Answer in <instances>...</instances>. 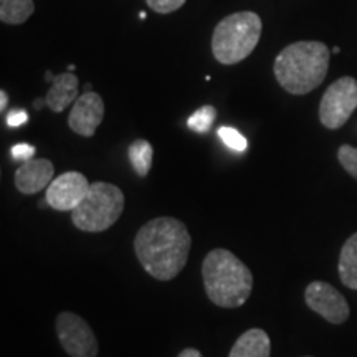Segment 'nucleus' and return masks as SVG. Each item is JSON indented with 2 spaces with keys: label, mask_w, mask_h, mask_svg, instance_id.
I'll return each mask as SVG.
<instances>
[{
  "label": "nucleus",
  "mask_w": 357,
  "mask_h": 357,
  "mask_svg": "<svg viewBox=\"0 0 357 357\" xmlns=\"http://www.w3.org/2000/svg\"><path fill=\"white\" fill-rule=\"evenodd\" d=\"M79 82L77 75L66 71V73L55 75L52 79V86L48 89L45 101L53 113H63L68 106L78 100Z\"/></svg>",
  "instance_id": "12"
},
{
  "label": "nucleus",
  "mask_w": 357,
  "mask_h": 357,
  "mask_svg": "<svg viewBox=\"0 0 357 357\" xmlns=\"http://www.w3.org/2000/svg\"><path fill=\"white\" fill-rule=\"evenodd\" d=\"M128 155L134 172L139 177H146L149 174L151 167H153L154 158V149L151 146V142L146 139L132 141L128 147Z\"/></svg>",
  "instance_id": "16"
},
{
  "label": "nucleus",
  "mask_w": 357,
  "mask_h": 357,
  "mask_svg": "<svg viewBox=\"0 0 357 357\" xmlns=\"http://www.w3.org/2000/svg\"><path fill=\"white\" fill-rule=\"evenodd\" d=\"M357 109V79L342 77L326 89L319 105V121L328 129H339Z\"/></svg>",
  "instance_id": "6"
},
{
  "label": "nucleus",
  "mask_w": 357,
  "mask_h": 357,
  "mask_svg": "<svg viewBox=\"0 0 357 357\" xmlns=\"http://www.w3.org/2000/svg\"><path fill=\"white\" fill-rule=\"evenodd\" d=\"M124 194L109 182H95L89 185L86 197L71 212V222L86 234H100L111 229L124 212Z\"/></svg>",
  "instance_id": "5"
},
{
  "label": "nucleus",
  "mask_w": 357,
  "mask_h": 357,
  "mask_svg": "<svg viewBox=\"0 0 357 357\" xmlns=\"http://www.w3.org/2000/svg\"><path fill=\"white\" fill-rule=\"evenodd\" d=\"M261 19L255 12H235L218 22L212 35V53L222 65H236L252 55L261 37Z\"/></svg>",
  "instance_id": "4"
},
{
  "label": "nucleus",
  "mask_w": 357,
  "mask_h": 357,
  "mask_svg": "<svg viewBox=\"0 0 357 357\" xmlns=\"http://www.w3.org/2000/svg\"><path fill=\"white\" fill-rule=\"evenodd\" d=\"M89 185L91 184L82 172H65L53 178L52 184L47 189L45 200L53 211L73 212L82 204V200L86 197Z\"/></svg>",
  "instance_id": "9"
},
{
  "label": "nucleus",
  "mask_w": 357,
  "mask_h": 357,
  "mask_svg": "<svg viewBox=\"0 0 357 357\" xmlns=\"http://www.w3.org/2000/svg\"><path fill=\"white\" fill-rule=\"evenodd\" d=\"M339 52H341V48H339V47H334L333 48V53H339Z\"/></svg>",
  "instance_id": "25"
},
{
  "label": "nucleus",
  "mask_w": 357,
  "mask_h": 357,
  "mask_svg": "<svg viewBox=\"0 0 357 357\" xmlns=\"http://www.w3.org/2000/svg\"><path fill=\"white\" fill-rule=\"evenodd\" d=\"M56 336L70 357H96L98 341L91 326L77 312L63 311L56 316L55 321Z\"/></svg>",
  "instance_id": "7"
},
{
  "label": "nucleus",
  "mask_w": 357,
  "mask_h": 357,
  "mask_svg": "<svg viewBox=\"0 0 357 357\" xmlns=\"http://www.w3.org/2000/svg\"><path fill=\"white\" fill-rule=\"evenodd\" d=\"M218 137H220V141L225 144L229 149L231 151H236V153H245L248 147V142L245 139V136H242V132L236 131L235 128H230V126H222L218 128Z\"/></svg>",
  "instance_id": "18"
},
{
  "label": "nucleus",
  "mask_w": 357,
  "mask_h": 357,
  "mask_svg": "<svg viewBox=\"0 0 357 357\" xmlns=\"http://www.w3.org/2000/svg\"><path fill=\"white\" fill-rule=\"evenodd\" d=\"M305 301L307 307L331 324H344L349 318L351 311L346 298L326 281H311L306 287Z\"/></svg>",
  "instance_id": "8"
},
{
  "label": "nucleus",
  "mask_w": 357,
  "mask_h": 357,
  "mask_svg": "<svg viewBox=\"0 0 357 357\" xmlns=\"http://www.w3.org/2000/svg\"><path fill=\"white\" fill-rule=\"evenodd\" d=\"M105 118V101L95 91H84L73 102L68 116V126L83 137H93Z\"/></svg>",
  "instance_id": "10"
},
{
  "label": "nucleus",
  "mask_w": 357,
  "mask_h": 357,
  "mask_svg": "<svg viewBox=\"0 0 357 357\" xmlns=\"http://www.w3.org/2000/svg\"><path fill=\"white\" fill-rule=\"evenodd\" d=\"M177 357H204L202 352L194 349V347H187V349L181 351V354H178Z\"/></svg>",
  "instance_id": "23"
},
{
  "label": "nucleus",
  "mask_w": 357,
  "mask_h": 357,
  "mask_svg": "<svg viewBox=\"0 0 357 357\" xmlns=\"http://www.w3.org/2000/svg\"><path fill=\"white\" fill-rule=\"evenodd\" d=\"M215 118H217V109L211 105H205L190 116L189 121H187V126H189L194 132L205 134L211 131Z\"/></svg>",
  "instance_id": "17"
},
{
  "label": "nucleus",
  "mask_w": 357,
  "mask_h": 357,
  "mask_svg": "<svg viewBox=\"0 0 357 357\" xmlns=\"http://www.w3.org/2000/svg\"><path fill=\"white\" fill-rule=\"evenodd\" d=\"M306 357H311V356H306Z\"/></svg>",
  "instance_id": "27"
},
{
  "label": "nucleus",
  "mask_w": 357,
  "mask_h": 357,
  "mask_svg": "<svg viewBox=\"0 0 357 357\" xmlns=\"http://www.w3.org/2000/svg\"><path fill=\"white\" fill-rule=\"evenodd\" d=\"M329 56L331 53L323 42L306 40L288 45L275 58L276 82L291 95H307L324 82Z\"/></svg>",
  "instance_id": "2"
},
{
  "label": "nucleus",
  "mask_w": 357,
  "mask_h": 357,
  "mask_svg": "<svg viewBox=\"0 0 357 357\" xmlns=\"http://www.w3.org/2000/svg\"><path fill=\"white\" fill-rule=\"evenodd\" d=\"M35 153V146L26 144V142H20V144H15L10 149V158L15 160V162H26V160L33 159Z\"/></svg>",
  "instance_id": "21"
},
{
  "label": "nucleus",
  "mask_w": 357,
  "mask_h": 357,
  "mask_svg": "<svg viewBox=\"0 0 357 357\" xmlns=\"http://www.w3.org/2000/svg\"><path fill=\"white\" fill-rule=\"evenodd\" d=\"M55 176V167L48 159H30L22 162L15 172V187L20 194L33 195L48 189Z\"/></svg>",
  "instance_id": "11"
},
{
  "label": "nucleus",
  "mask_w": 357,
  "mask_h": 357,
  "mask_svg": "<svg viewBox=\"0 0 357 357\" xmlns=\"http://www.w3.org/2000/svg\"><path fill=\"white\" fill-rule=\"evenodd\" d=\"M7 105H8V96H7V91L6 89H0V111H6V108H7Z\"/></svg>",
  "instance_id": "24"
},
{
  "label": "nucleus",
  "mask_w": 357,
  "mask_h": 357,
  "mask_svg": "<svg viewBox=\"0 0 357 357\" xmlns=\"http://www.w3.org/2000/svg\"><path fill=\"white\" fill-rule=\"evenodd\" d=\"M26 121H29V113H26L25 109L22 108H15L12 111H8L7 113V118H6V123L8 128H20L24 126V124H26Z\"/></svg>",
  "instance_id": "22"
},
{
  "label": "nucleus",
  "mask_w": 357,
  "mask_h": 357,
  "mask_svg": "<svg viewBox=\"0 0 357 357\" xmlns=\"http://www.w3.org/2000/svg\"><path fill=\"white\" fill-rule=\"evenodd\" d=\"M192 247L185 223L176 217H158L141 227L134 238V252L153 278L171 281L184 270Z\"/></svg>",
  "instance_id": "1"
},
{
  "label": "nucleus",
  "mask_w": 357,
  "mask_h": 357,
  "mask_svg": "<svg viewBox=\"0 0 357 357\" xmlns=\"http://www.w3.org/2000/svg\"><path fill=\"white\" fill-rule=\"evenodd\" d=\"M202 278L208 300L227 310L243 306L253 289L250 268L225 248H215L205 255Z\"/></svg>",
  "instance_id": "3"
},
{
  "label": "nucleus",
  "mask_w": 357,
  "mask_h": 357,
  "mask_svg": "<svg viewBox=\"0 0 357 357\" xmlns=\"http://www.w3.org/2000/svg\"><path fill=\"white\" fill-rule=\"evenodd\" d=\"M149 8L155 13H172L185 3V0H146Z\"/></svg>",
  "instance_id": "20"
},
{
  "label": "nucleus",
  "mask_w": 357,
  "mask_h": 357,
  "mask_svg": "<svg viewBox=\"0 0 357 357\" xmlns=\"http://www.w3.org/2000/svg\"><path fill=\"white\" fill-rule=\"evenodd\" d=\"M337 159L344 171L357 181V147L342 144L337 149Z\"/></svg>",
  "instance_id": "19"
},
{
  "label": "nucleus",
  "mask_w": 357,
  "mask_h": 357,
  "mask_svg": "<svg viewBox=\"0 0 357 357\" xmlns=\"http://www.w3.org/2000/svg\"><path fill=\"white\" fill-rule=\"evenodd\" d=\"M337 271L344 287L357 289V234L351 235L342 245Z\"/></svg>",
  "instance_id": "14"
},
{
  "label": "nucleus",
  "mask_w": 357,
  "mask_h": 357,
  "mask_svg": "<svg viewBox=\"0 0 357 357\" xmlns=\"http://www.w3.org/2000/svg\"><path fill=\"white\" fill-rule=\"evenodd\" d=\"M33 12V0H0V20L6 25L25 24Z\"/></svg>",
  "instance_id": "15"
},
{
  "label": "nucleus",
  "mask_w": 357,
  "mask_h": 357,
  "mask_svg": "<svg viewBox=\"0 0 357 357\" xmlns=\"http://www.w3.org/2000/svg\"><path fill=\"white\" fill-rule=\"evenodd\" d=\"M270 336L263 329L253 328L236 339L229 357H270Z\"/></svg>",
  "instance_id": "13"
},
{
  "label": "nucleus",
  "mask_w": 357,
  "mask_h": 357,
  "mask_svg": "<svg viewBox=\"0 0 357 357\" xmlns=\"http://www.w3.org/2000/svg\"><path fill=\"white\" fill-rule=\"evenodd\" d=\"M139 13H141V15H139L141 20H144V19H146V13H144V12H139Z\"/></svg>",
  "instance_id": "26"
}]
</instances>
